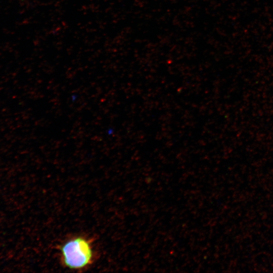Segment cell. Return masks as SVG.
Instances as JSON below:
<instances>
[{"mask_svg":"<svg viewBox=\"0 0 273 273\" xmlns=\"http://www.w3.org/2000/svg\"><path fill=\"white\" fill-rule=\"evenodd\" d=\"M60 251L63 264L70 268H84L93 260L90 242L83 237L68 240L61 246Z\"/></svg>","mask_w":273,"mask_h":273,"instance_id":"1","label":"cell"}]
</instances>
